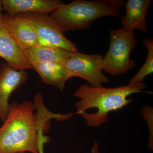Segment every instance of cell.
Instances as JSON below:
<instances>
[{"label": "cell", "mask_w": 153, "mask_h": 153, "mask_svg": "<svg viewBox=\"0 0 153 153\" xmlns=\"http://www.w3.org/2000/svg\"><path fill=\"white\" fill-rule=\"evenodd\" d=\"M74 114L50 112L41 93L36 94L34 103L28 100L11 103L7 117L0 127V153H38L40 137L49 121L69 119Z\"/></svg>", "instance_id": "1"}, {"label": "cell", "mask_w": 153, "mask_h": 153, "mask_svg": "<svg viewBox=\"0 0 153 153\" xmlns=\"http://www.w3.org/2000/svg\"><path fill=\"white\" fill-rule=\"evenodd\" d=\"M145 87L144 83L114 88L82 84L73 94L79 99L75 103V114H81L89 126H98L107 122L110 112L129 104L132 101L128 98L130 95L142 92Z\"/></svg>", "instance_id": "2"}, {"label": "cell", "mask_w": 153, "mask_h": 153, "mask_svg": "<svg viewBox=\"0 0 153 153\" xmlns=\"http://www.w3.org/2000/svg\"><path fill=\"white\" fill-rule=\"evenodd\" d=\"M125 1L122 0H75L63 4L51 13L50 16L65 33L84 30L90 27L94 20L101 17H118Z\"/></svg>", "instance_id": "3"}, {"label": "cell", "mask_w": 153, "mask_h": 153, "mask_svg": "<svg viewBox=\"0 0 153 153\" xmlns=\"http://www.w3.org/2000/svg\"><path fill=\"white\" fill-rule=\"evenodd\" d=\"M109 36L110 43L103 58L102 71L111 76L125 74L136 66L135 63L130 59L131 50L137 44L134 31L120 28L111 30Z\"/></svg>", "instance_id": "4"}, {"label": "cell", "mask_w": 153, "mask_h": 153, "mask_svg": "<svg viewBox=\"0 0 153 153\" xmlns=\"http://www.w3.org/2000/svg\"><path fill=\"white\" fill-rule=\"evenodd\" d=\"M103 58L100 54L86 55L77 51L71 52L63 64L71 78L80 77L91 87H102L110 81L102 72Z\"/></svg>", "instance_id": "5"}, {"label": "cell", "mask_w": 153, "mask_h": 153, "mask_svg": "<svg viewBox=\"0 0 153 153\" xmlns=\"http://www.w3.org/2000/svg\"><path fill=\"white\" fill-rule=\"evenodd\" d=\"M22 14L33 23L41 46L59 47L72 52L78 51L76 45L65 37L60 26L51 16L37 13Z\"/></svg>", "instance_id": "6"}, {"label": "cell", "mask_w": 153, "mask_h": 153, "mask_svg": "<svg viewBox=\"0 0 153 153\" xmlns=\"http://www.w3.org/2000/svg\"><path fill=\"white\" fill-rule=\"evenodd\" d=\"M28 78L27 72L25 71L15 70L5 62L0 64V120L3 122L8 114L11 94L25 84Z\"/></svg>", "instance_id": "7"}, {"label": "cell", "mask_w": 153, "mask_h": 153, "mask_svg": "<svg viewBox=\"0 0 153 153\" xmlns=\"http://www.w3.org/2000/svg\"><path fill=\"white\" fill-rule=\"evenodd\" d=\"M25 51L11 34L1 18L0 20V57L15 70L33 69L26 57Z\"/></svg>", "instance_id": "8"}, {"label": "cell", "mask_w": 153, "mask_h": 153, "mask_svg": "<svg viewBox=\"0 0 153 153\" xmlns=\"http://www.w3.org/2000/svg\"><path fill=\"white\" fill-rule=\"evenodd\" d=\"M3 22L11 34L25 50L41 46L32 22L23 14L10 16L3 14Z\"/></svg>", "instance_id": "9"}, {"label": "cell", "mask_w": 153, "mask_h": 153, "mask_svg": "<svg viewBox=\"0 0 153 153\" xmlns=\"http://www.w3.org/2000/svg\"><path fill=\"white\" fill-rule=\"evenodd\" d=\"M63 4L59 0H2L3 10L10 16L27 13L48 14Z\"/></svg>", "instance_id": "10"}, {"label": "cell", "mask_w": 153, "mask_h": 153, "mask_svg": "<svg viewBox=\"0 0 153 153\" xmlns=\"http://www.w3.org/2000/svg\"><path fill=\"white\" fill-rule=\"evenodd\" d=\"M152 0H128L125 3L126 13L121 19L124 30L134 31L137 30L146 33V18Z\"/></svg>", "instance_id": "11"}, {"label": "cell", "mask_w": 153, "mask_h": 153, "mask_svg": "<svg viewBox=\"0 0 153 153\" xmlns=\"http://www.w3.org/2000/svg\"><path fill=\"white\" fill-rule=\"evenodd\" d=\"M31 65L44 83L61 91H63L66 81L71 78L62 63L39 62Z\"/></svg>", "instance_id": "12"}, {"label": "cell", "mask_w": 153, "mask_h": 153, "mask_svg": "<svg viewBox=\"0 0 153 153\" xmlns=\"http://www.w3.org/2000/svg\"><path fill=\"white\" fill-rule=\"evenodd\" d=\"M72 52L59 47L39 46L25 51L30 64L39 62H57L63 63Z\"/></svg>", "instance_id": "13"}, {"label": "cell", "mask_w": 153, "mask_h": 153, "mask_svg": "<svg viewBox=\"0 0 153 153\" xmlns=\"http://www.w3.org/2000/svg\"><path fill=\"white\" fill-rule=\"evenodd\" d=\"M143 45L146 48L148 55L144 63L139 71L130 80L128 84L139 85L144 83V79L146 76L153 72V40L145 38L143 40Z\"/></svg>", "instance_id": "14"}, {"label": "cell", "mask_w": 153, "mask_h": 153, "mask_svg": "<svg viewBox=\"0 0 153 153\" xmlns=\"http://www.w3.org/2000/svg\"><path fill=\"white\" fill-rule=\"evenodd\" d=\"M49 140V139L46 136H44V134L41 136L39 140V146H38V153H44V145L45 143L47 142ZM98 143L95 142L94 143L93 146L91 148V153H99L98 151Z\"/></svg>", "instance_id": "15"}, {"label": "cell", "mask_w": 153, "mask_h": 153, "mask_svg": "<svg viewBox=\"0 0 153 153\" xmlns=\"http://www.w3.org/2000/svg\"><path fill=\"white\" fill-rule=\"evenodd\" d=\"M3 10L2 4V1L0 0V20L2 17L3 14H2V11Z\"/></svg>", "instance_id": "16"}, {"label": "cell", "mask_w": 153, "mask_h": 153, "mask_svg": "<svg viewBox=\"0 0 153 153\" xmlns=\"http://www.w3.org/2000/svg\"></svg>", "instance_id": "17"}]
</instances>
